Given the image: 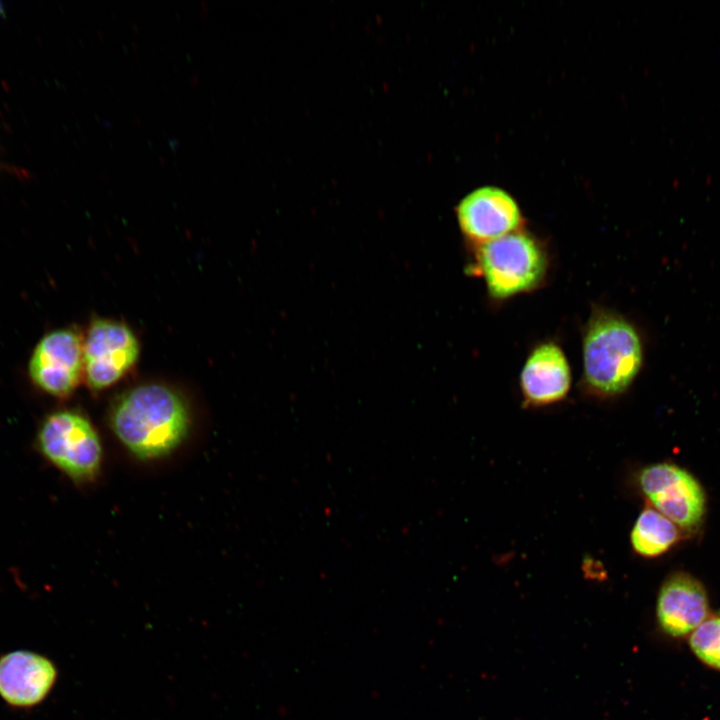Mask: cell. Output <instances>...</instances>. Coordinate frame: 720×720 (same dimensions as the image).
Here are the masks:
<instances>
[{
	"label": "cell",
	"mask_w": 720,
	"mask_h": 720,
	"mask_svg": "<svg viewBox=\"0 0 720 720\" xmlns=\"http://www.w3.org/2000/svg\"><path fill=\"white\" fill-rule=\"evenodd\" d=\"M114 433L136 457L147 460L170 454L186 437L189 414L181 397L170 388L149 384L136 387L116 402Z\"/></svg>",
	"instance_id": "cell-1"
},
{
	"label": "cell",
	"mask_w": 720,
	"mask_h": 720,
	"mask_svg": "<svg viewBox=\"0 0 720 720\" xmlns=\"http://www.w3.org/2000/svg\"><path fill=\"white\" fill-rule=\"evenodd\" d=\"M642 362V342L629 321L608 311L592 316L583 337V381L590 392L602 397L623 393Z\"/></svg>",
	"instance_id": "cell-2"
},
{
	"label": "cell",
	"mask_w": 720,
	"mask_h": 720,
	"mask_svg": "<svg viewBox=\"0 0 720 720\" xmlns=\"http://www.w3.org/2000/svg\"><path fill=\"white\" fill-rule=\"evenodd\" d=\"M476 248V272L495 300L530 292L545 279L547 253L539 240L522 229Z\"/></svg>",
	"instance_id": "cell-3"
},
{
	"label": "cell",
	"mask_w": 720,
	"mask_h": 720,
	"mask_svg": "<svg viewBox=\"0 0 720 720\" xmlns=\"http://www.w3.org/2000/svg\"><path fill=\"white\" fill-rule=\"evenodd\" d=\"M37 442L41 453L74 481L91 480L99 471V436L90 421L75 411L49 414L40 425Z\"/></svg>",
	"instance_id": "cell-4"
},
{
	"label": "cell",
	"mask_w": 720,
	"mask_h": 720,
	"mask_svg": "<svg viewBox=\"0 0 720 720\" xmlns=\"http://www.w3.org/2000/svg\"><path fill=\"white\" fill-rule=\"evenodd\" d=\"M638 482L650 505L682 531L696 530L703 521L706 496L699 481L682 467L657 463L643 468Z\"/></svg>",
	"instance_id": "cell-5"
},
{
	"label": "cell",
	"mask_w": 720,
	"mask_h": 720,
	"mask_svg": "<svg viewBox=\"0 0 720 720\" xmlns=\"http://www.w3.org/2000/svg\"><path fill=\"white\" fill-rule=\"evenodd\" d=\"M28 375L39 390L58 398L69 396L83 377V339L73 329L48 332L32 351Z\"/></svg>",
	"instance_id": "cell-6"
},
{
	"label": "cell",
	"mask_w": 720,
	"mask_h": 720,
	"mask_svg": "<svg viewBox=\"0 0 720 720\" xmlns=\"http://www.w3.org/2000/svg\"><path fill=\"white\" fill-rule=\"evenodd\" d=\"M138 341L125 325L94 320L83 340V378L93 390L116 383L136 362Z\"/></svg>",
	"instance_id": "cell-7"
},
{
	"label": "cell",
	"mask_w": 720,
	"mask_h": 720,
	"mask_svg": "<svg viewBox=\"0 0 720 720\" xmlns=\"http://www.w3.org/2000/svg\"><path fill=\"white\" fill-rule=\"evenodd\" d=\"M456 218L462 234L474 247L521 230L524 221L514 197L493 185L465 195L456 207Z\"/></svg>",
	"instance_id": "cell-8"
},
{
	"label": "cell",
	"mask_w": 720,
	"mask_h": 720,
	"mask_svg": "<svg viewBox=\"0 0 720 720\" xmlns=\"http://www.w3.org/2000/svg\"><path fill=\"white\" fill-rule=\"evenodd\" d=\"M57 670L48 658L30 651L0 657V696L15 707L40 703L55 684Z\"/></svg>",
	"instance_id": "cell-9"
},
{
	"label": "cell",
	"mask_w": 720,
	"mask_h": 720,
	"mask_svg": "<svg viewBox=\"0 0 720 720\" xmlns=\"http://www.w3.org/2000/svg\"><path fill=\"white\" fill-rule=\"evenodd\" d=\"M571 387V369L564 351L553 342L536 346L521 373L520 389L529 406H546L563 400Z\"/></svg>",
	"instance_id": "cell-10"
},
{
	"label": "cell",
	"mask_w": 720,
	"mask_h": 720,
	"mask_svg": "<svg viewBox=\"0 0 720 720\" xmlns=\"http://www.w3.org/2000/svg\"><path fill=\"white\" fill-rule=\"evenodd\" d=\"M657 619L674 637L694 631L707 617L708 597L703 585L685 572L669 576L657 597Z\"/></svg>",
	"instance_id": "cell-11"
},
{
	"label": "cell",
	"mask_w": 720,
	"mask_h": 720,
	"mask_svg": "<svg viewBox=\"0 0 720 720\" xmlns=\"http://www.w3.org/2000/svg\"><path fill=\"white\" fill-rule=\"evenodd\" d=\"M681 532L675 523L648 505L640 512L633 525L631 544L640 556L655 558L678 543Z\"/></svg>",
	"instance_id": "cell-12"
},
{
	"label": "cell",
	"mask_w": 720,
	"mask_h": 720,
	"mask_svg": "<svg viewBox=\"0 0 720 720\" xmlns=\"http://www.w3.org/2000/svg\"><path fill=\"white\" fill-rule=\"evenodd\" d=\"M690 646L703 662L720 669V617L705 619L693 631Z\"/></svg>",
	"instance_id": "cell-13"
},
{
	"label": "cell",
	"mask_w": 720,
	"mask_h": 720,
	"mask_svg": "<svg viewBox=\"0 0 720 720\" xmlns=\"http://www.w3.org/2000/svg\"><path fill=\"white\" fill-rule=\"evenodd\" d=\"M2 12H3V8H2L1 3H0V16L2 15Z\"/></svg>",
	"instance_id": "cell-14"
}]
</instances>
